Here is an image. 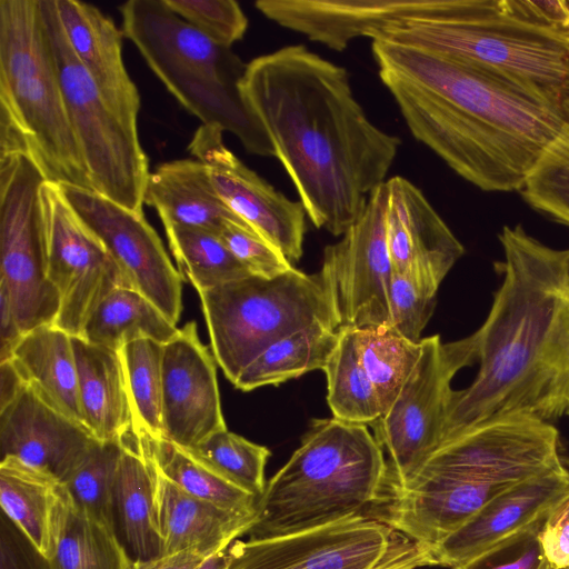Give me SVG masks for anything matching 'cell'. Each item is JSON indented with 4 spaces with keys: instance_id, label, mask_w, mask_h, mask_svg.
<instances>
[{
    "instance_id": "1",
    "label": "cell",
    "mask_w": 569,
    "mask_h": 569,
    "mask_svg": "<svg viewBox=\"0 0 569 569\" xmlns=\"http://www.w3.org/2000/svg\"><path fill=\"white\" fill-rule=\"evenodd\" d=\"M239 89L312 224L342 236L387 181L401 140L369 120L343 67L302 44L251 60Z\"/></svg>"
},
{
    "instance_id": "2",
    "label": "cell",
    "mask_w": 569,
    "mask_h": 569,
    "mask_svg": "<svg viewBox=\"0 0 569 569\" xmlns=\"http://www.w3.org/2000/svg\"><path fill=\"white\" fill-rule=\"evenodd\" d=\"M371 50L411 134L483 191H519L569 119V103L492 70L382 39Z\"/></svg>"
},
{
    "instance_id": "3",
    "label": "cell",
    "mask_w": 569,
    "mask_h": 569,
    "mask_svg": "<svg viewBox=\"0 0 569 569\" xmlns=\"http://www.w3.org/2000/svg\"><path fill=\"white\" fill-rule=\"evenodd\" d=\"M498 238L503 278L475 332L479 370L453 390L441 446L510 417L553 425L569 408V248H551L521 224Z\"/></svg>"
},
{
    "instance_id": "4",
    "label": "cell",
    "mask_w": 569,
    "mask_h": 569,
    "mask_svg": "<svg viewBox=\"0 0 569 569\" xmlns=\"http://www.w3.org/2000/svg\"><path fill=\"white\" fill-rule=\"evenodd\" d=\"M388 492L383 450L368 427L318 419L267 482L246 535L268 539L370 515Z\"/></svg>"
},
{
    "instance_id": "5",
    "label": "cell",
    "mask_w": 569,
    "mask_h": 569,
    "mask_svg": "<svg viewBox=\"0 0 569 569\" xmlns=\"http://www.w3.org/2000/svg\"><path fill=\"white\" fill-rule=\"evenodd\" d=\"M16 153L30 158L47 181L93 190L40 0H0V157Z\"/></svg>"
},
{
    "instance_id": "6",
    "label": "cell",
    "mask_w": 569,
    "mask_h": 569,
    "mask_svg": "<svg viewBox=\"0 0 569 569\" xmlns=\"http://www.w3.org/2000/svg\"><path fill=\"white\" fill-rule=\"evenodd\" d=\"M367 38L453 57L569 103V30L550 23L537 0H462L449 20L391 23Z\"/></svg>"
},
{
    "instance_id": "7",
    "label": "cell",
    "mask_w": 569,
    "mask_h": 569,
    "mask_svg": "<svg viewBox=\"0 0 569 569\" xmlns=\"http://www.w3.org/2000/svg\"><path fill=\"white\" fill-rule=\"evenodd\" d=\"M119 11L123 37L184 109L202 124L233 133L248 152L273 156L240 93L247 63L231 48L181 19L164 0H129Z\"/></svg>"
},
{
    "instance_id": "8",
    "label": "cell",
    "mask_w": 569,
    "mask_h": 569,
    "mask_svg": "<svg viewBox=\"0 0 569 569\" xmlns=\"http://www.w3.org/2000/svg\"><path fill=\"white\" fill-rule=\"evenodd\" d=\"M198 293L211 352L232 385L276 340L315 325L338 330L319 273L292 268L273 278L251 274Z\"/></svg>"
},
{
    "instance_id": "9",
    "label": "cell",
    "mask_w": 569,
    "mask_h": 569,
    "mask_svg": "<svg viewBox=\"0 0 569 569\" xmlns=\"http://www.w3.org/2000/svg\"><path fill=\"white\" fill-rule=\"evenodd\" d=\"M40 11L69 120L93 191L144 216L143 196L151 171L137 126L111 108L76 57L64 34L56 1L40 0Z\"/></svg>"
},
{
    "instance_id": "10",
    "label": "cell",
    "mask_w": 569,
    "mask_h": 569,
    "mask_svg": "<svg viewBox=\"0 0 569 569\" xmlns=\"http://www.w3.org/2000/svg\"><path fill=\"white\" fill-rule=\"evenodd\" d=\"M476 361L475 332L446 343L438 335L421 339L419 357L398 396L371 426L388 455L389 498L407 487L441 446L451 380Z\"/></svg>"
},
{
    "instance_id": "11",
    "label": "cell",
    "mask_w": 569,
    "mask_h": 569,
    "mask_svg": "<svg viewBox=\"0 0 569 569\" xmlns=\"http://www.w3.org/2000/svg\"><path fill=\"white\" fill-rule=\"evenodd\" d=\"M226 569H422L437 566L432 548L369 515L317 529L234 540Z\"/></svg>"
},
{
    "instance_id": "12",
    "label": "cell",
    "mask_w": 569,
    "mask_h": 569,
    "mask_svg": "<svg viewBox=\"0 0 569 569\" xmlns=\"http://www.w3.org/2000/svg\"><path fill=\"white\" fill-rule=\"evenodd\" d=\"M44 181L27 156L0 157V289L9 296L24 335L53 325L60 307L48 277L40 207Z\"/></svg>"
},
{
    "instance_id": "13",
    "label": "cell",
    "mask_w": 569,
    "mask_h": 569,
    "mask_svg": "<svg viewBox=\"0 0 569 569\" xmlns=\"http://www.w3.org/2000/svg\"><path fill=\"white\" fill-rule=\"evenodd\" d=\"M40 207L48 256V277L59 295L54 326L81 337L98 305L114 289L130 287L103 241L84 222L62 186L44 181Z\"/></svg>"
},
{
    "instance_id": "14",
    "label": "cell",
    "mask_w": 569,
    "mask_h": 569,
    "mask_svg": "<svg viewBox=\"0 0 569 569\" xmlns=\"http://www.w3.org/2000/svg\"><path fill=\"white\" fill-rule=\"evenodd\" d=\"M386 182L373 190L360 217L323 251L319 276L338 330L389 326L392 266L386 233Z\"/></svg>"
},
{
    "instance_id": "15",
    "label": "cell",
    "mask_w": 569,
    "mask_h": 569,
    "mask_svg": "<svg viewBox=\"0 0 569 569\" xmlns=\"http://www.w3.org/2000/svg\"><path fill=\"white\" fill-rule=\"evenodd\" d=\"M560 467L557 428L536 419L510 417L479 426L441 446L417 476L511 485Z\"/></svg>"
},
{
    "instance_id": "16",
    "label": "cell",
    "mask_w": 569,
    "mask_h": 569,
    "mask_svg": "<svg viewBox=\"0 0 569 569\" xmlns=\"http://www.w3.org/2000/svg\"><path fill=\"white\" fill-rule=\"evenodd\" d=\"M61 186L70 203L113 256L130 287L177 325L182 312V277L144 216L93 190Z\"/></svg>"
},
{
    "instance_id": "17",
    "label": "cell",
    "mask_w": 569,
    "mask_h": 569,
    "mask_svg": "<svg viewBox=\"0 0 569 569\" xmlns=\"http://www.w3.org/2000/svg\"><path fill=\"white\" fill-rule=\"evenodd\" d=\"M222 132L202 124L190 141V153L207 166L224 204L290 262L298 261L306 232L302 203L288 199L248 168L224 146Z\"/></svg>"
},
{
    "instance_id": "18",
    "label": "cell",
    "mask_w": 569,
    "mask_h": 569,
    "mask_svg": "<svg viewBox=\"0 0 569 569\" xmlns=\"http://www.w3.org/2000/svg\"><path fill=\"white\" fill-rule=\"evenodd\" d=\"M461 0H258L269 20L309 40L343 51L358 37L399 22L446 21Z\"/></svg>"
},
{
    "instance_id": "19",
    "label": "cell",
    "mask_w": 569,
    "mask_h": 569,
    "mask_svg": "<svg viewBox=\"0 0 569 569\" xmlns=\"http://www.w3.org/2000/svg\"><path fill=\"white\" fill-rule=\"evenodd\" d=\"M216 359L190 321L163 345V438L192 449L227 429L217 380Z\"/></svg>"
},
{
    "instance_id": "20",
    "label": "cell",
    "mask_w": 569,
    "mask_h": 569,
    "mask_svg": "<svg viewBox=\"0 0 569 569\" xmlns=\"http://www.w3.org/2000/svg\"><path fill=\"white\" fill-rule=\"evenodd\" d=\"M98 440L29 383L0 407L1 459L12 457L64 483Z\"/></svg>"
},
{
    "instance_id": "21",
    "label": "cell",
    "mask_w": 569,
    "mask_h": 569,
    "mask_svg": "<svg viewBox=\"0 0 569 569\" xmlns=\"http://www.w3.org/2000/svg\"><path fill=\"white\" fill-rule=\"evenodd\" d=\"M386 233L392 271L439 288L465 249L419 188L395 176L386 181Z\"/></svg>"
},
{
    "instance_id": "22",
    "label": "cell",
    "mask_w": 569,
    "mask_h": 569,
    "mask_svg": "<svg viewBox=\"0 0 569 569\" xmlns=\"http://www.w3.org/2000/svg\"><path fill=\"white\" fill-rule=\"evenodd\" d=\"M568 491L565 466L511 485L432 548L437 566L469 561L549 511Z\"/></svg>"
},
{
    "instance_id": "23",
    "label": "cell",
    "mask_w": 569,
    "mask_h": 569,
    "mask_svg": "<svg viewBox=\"0 0 569 569\" xmlns=\"http://www.w3.org/2000/svg\"><path fill=\"white\" fill-rule=\"evenodd\" d=\"M54 1L76 57L111 108L137 126L141 100L122 58V30L93 4L78 0Z\"/></svg>"
},
{
    "instance_id": "24",
    "label": "cell",
    "mask_w": 569,
    "mask_h": 569,
    "mask_svg": "<svg viewBox=\"0 0 569 569\" xmlns=\"http://www.w3.org/2000/svg\"><path fill=\"white\" fill-rule=\"evenodd\" d=\"M111 490V530L133 563L162 556L156 508V466L131 428L120 440Z\"/></svg>"
},
{
    "instance_id": "25",
    "label": "cell",
    "mask_w": 569,
    "mask_h": 569,
    "mask_svg": "<svg viewBox=\"0 0 569 569\" xmlns=\"http://www.w3.org/2000/svg\"><path fill=\"white\" fill-rule=\"evenodd\" d=\"M143 203L157 211L163 226L201 229L218 236L230 222L249 227L220 199L207 166L197 159L157 166L149 174Z\"/></svg>"
},
{
    "instance_id": "26",
    "label": "cell",
    "mask_w": 569,
    "mask_h": 569,
    "mask_svg": "<svg viewBox=\"0 0 569 569\" xmlns=\"http://www.w3.org/2000/svg\"><path fill=\"white\" fill-rule=\"evenodd\" d=\"M156 508L162 556L194 546H230L256 518V513L229 510L182 490L157 466Z\"/></svg>"
},
{
    "instance_id": "27",
    "label": "cell",
    "mask_w": 569,
    "mask_h": 569,
    "mask_svg": "<svg viewBox=\"0 0 569 569\" xmlns=\"http://www.w3.org/2000/svg\"><path fill=\"white\" fill-rule=\"evenodd\" d=\"M72 342L84 426L100 442L119 441L132 428L119 353L81 337Z\"/></svg>"
},
{
    "instance_id": "28",
    "label": "cell",
    "mask_w": 569,
    "mask_h": 569,
    "mask_svg": "<svg viewBox=\"0 0 569 569\" xmlns=\"http://www.w3.org/2000/svg\"><path fill=\"white\" fill-rule=\"evenodd\" d=\"M68 498L64 486L20 460L0 461V503L2 512L50 559L58 527Z\"/></svg>"
},
{
    "instance_id": "29",
    "label": "cell",
    "mask_w": 569,
    "mask_h": 569,
    "mask_svg": "<svg viewBox=\"0 0 569 569\" xmlns=\"http://www.w3.org/2000/svg\"><path fill=\"white\" fill-rule=\"evenodd\" d=\"M9 360L47 402L84 426L72 336L54 325L38 327L22 337Z\"/></svg>"
},
{
    "instance_id": "30",
    "label": "cell",
    "mask_w": 569,
    "mask_h": 569,
    "mask_svg": "<svg viewBox=\"0 0 569 569\" xmlns=\"http://www.w3.org/2000/svg\"><path fill=\"white\" fill-rule=\"evenodd\" d=\"M178 330L177 325L141 292L121 287L98 305L86 322L81 338L118 351L141 338L166 345Z\"/></svg>"
},
{
    "instance_id": "31",
    "label": "cell",
    "mask_w": 569,
    "mask_h": 569,
    "mask_svg": "<svg viewBox=\"0 0 569 569\" xmlns=\"http://www.w3.org/2000/svg\"><path fill=\"white\" fill-rule=\"evenodd\" d=\"M338 342V330L315 325L289 333L258 355L233 386L241 391L279 385L313 370H323Z\"/></svg>"
},
{
    "instance_id": "32",
    "label": "cell",
    "mask_w": 569,
    "mask_h": 569,
    "mask_svg": "<svg viewBox=\"0 0 569 569\" xmlns=\"http://www.w3.org/2000/svg\"><path fill=\"white\" fill-rule=\"evenodd\" d=\"M327 401L333 418L372 426L383 413L376 388L362 366L357 329L338 330V342L326 367Z\"/></svg>"
},
{
    "instance_id": "33",
    "label": "cell",
    "mask_w": 569,
    "mask_h": 569,
    "mask_svg": "<svg viewBox=\"0 0 569 569\" xmlns=\"http://www.w3.org/2000/svg\"><path fill=\"white\" fill-rule=\"evenodd\" d=\"M143 438L158 470L182 490L229 510L256 513L259 499L231 482L192 450L164 438Z\"/></svg>"
},
{
    "instance_id": "34",
    "label": "cell",
    "mask_w": 569,
    "mask_h": 569,
    "mask_svg": "<svg viewBox=\"0 0 569 569\" xmlns=\"http://www.w3.org/2000/svg\"><path fill=\"white\" fill-rule=\"evenodd\" d=\"M51 569H133V562L112 530L67 498Z\"/></svg>"
},
{
    "instance_id": "35",
    "label": "cell",
    "mask_w": 569,
    "mask_h": 569,
    "mask_svg": "<svg viewBox=\"0 0 569 569\" xmlns=\"http://www.w3.org/2000/svg\"><path fill=\"white\" fill-rule=\"evenodd\" d=\"M131 412L132 429L152 440L163 438L162 356L163 345L136 339L118 350Z\"/></svg>"
},
{
    "instance_id": "36",
    "label": "cell",
    "mask_w": 569,
    "mask_h": 569,
    "mask_svg": "<svg viewBox=\"0 0 569 569\" xmlns=\"http://www.w3.org/2000/svg\"><path fill=\"white\" fill-rule=\"evenodd\" d=\"M179 272L197 291L251 276L212 232L180 226H163Z\"/></svg>"
},
{
    "instance_id": "37",
    "label": "cell",
    "mask_w": 569,
    "mask_h": 569,
    "mask_svg": "<svg viewBox=\"0 0 569 569\" xmlns=\"http://www.w3.org/2000/svg\"><path fill=\"white\" fill-rule=\"evenodd\" d=\"M357 338L362 366L385 412L411 372L420 353L421 341L412 342L389 326L357 329Z\"/></svg>"
},
{
    "instance_id": "38",
    "label": "cell",
    "mask_w": 569,
    "mask_h": 569,
    "mask_svg": "<svg viewBox=\"0 0 569 569\" xmlns=\"http://www.w3.org/2000/svg\"><path fill=\"white\" fill-rule=\"evenodd\" d=\"M533 210L569 227V119L519 190Z\"/></svg>"
},
{
    "instance_id": "39",
    "label": "cell",
    "mask_w": 569,
    "mask_h": 569,
    "mask_svg": "<svg viewBox=\"0 0 569 569\" xmlns=\"http://www.w3.org/2000/svg\"><path fill=\"white\" fill-rule=\"evenodd\" d=\"M190 450L241 489L258 499L262 496L267 486L264 468L270 457L267 447L224 429Z\"/></svg>"
},
{
    "instance_id": "40",
    "label": "cell",
    "mask_w": 569,
    "mask_h": 569,
    "mask_svg": "<svg viewBox=\"0 0 569 569\" xmlns=\"http://www.w3.org/2000/svg\"><path fill=\"white\" fill-rule=\"evenodd\" d=\"M119 441H98L62 483L72 503L111 529V490L120 458Z\"/></svg>"
},
{
    "instance_id": "41",
    "label": "cell",
    "mask_w": 569,
    "mask_h": 569,
    "mask_svg": "<svg viewBox=\"0 0 569 569\" xmlns=\"http://www.w3.org/2000/svg\"><path fill=\"white\" fill-rule=\"evenodd\" d=\"M437 290L415 276L393 272L389 289V327L403 338L420 342L433 311Z\"/></svg>"
},
{
    "instance_id": "42",
    "label": "cell",
    "mask_w": 569,
    "mask_h": 569,
    "mask_svg": "<svg viewBox=\"0 0 569 569\" xmlns=\"http://www.w3.org/2000/svg\"><path fill=\"white\" fill-rule=\"evenodd\" d=\"M549 511L482 553L450 569H553L539 540Z\"/></svg>"
},
{
    "instance_id": "43",
    "label": "cell",
    "mask_w": 569,
    "mask_h": 569,
    "mask_svg": "<svg viewBox=\"0 0 569 569\" xmlns=\"http://www.w3.org/2000/svg\"><path fill=\"white\" fill-rule=\"evenodd\" d=\"M181 19L214 42L231 48L241 40L248 19L233 0H164Z\"/></svg>"
},
{
    "instance_id": "44",
    "label": "cell",
    "mask_w": 569,
    "mask_h": 569,
    "mask_svg": "<svg viewBox=\"0 0 569 569\" xmlns=\"http://www.w3.org/2000/svg\"><path fill=\"white\" fill-rule=\"evenodd\" d=\"M219 237L251 274L273 278L293 268L277 248L249 227L230 222Z\"/></svg>"
},
{
    "instance_id": "45",
    "label": "cell",
    "mask_w": 569,
    "mask_h": 569,
    "mask_svg": "<svg viewBox=\"0 0 569 569\" xmlns=\"http://www.w3.org/2000/svg\"><path fill=\"white\" fill-rule=\"evenodd\" d=\"M0 569H51L49 559L7 517L0 520Z\"/></svg>"
},
{
    "instance_id": "46",
    "label": "cell",
    "mask_w": 569,
    "mask_h": 569,
    "mask_svg": "<svg viewBox=\"0 0 569 569\" xmlns=\"http://www.w3.org/2000/svg\"><path fill=\"white\" fill-rule=\"evenodd\" d=\"M558 502L549 511L539 540L543 555L553 569H569V513Z\"/></svg>"
},
{
    "instance_id": "47",
    "label": "cell",
    "mask_w": 569,
    "mask_h": 569,
    "mask_svg": "<svg viewBox=\"0 0 569 569\" xmlns=\"http://www.w3.org/2000/svg\"><path fill=\"white\" fill-rule=\"evenodd\" d=\"M229 546H194L178 552L133 563V569H194L207 557Z\"/></svg>"
},
{
    "instance_id": "48",
    "label": "cell",
    "mask_w": 569,
    "mask_h": 569,
    "mask_svg": "<svg viewBox=\"0 0 569 569\" xmlns=\"http://www.w3.org/2000/svg\"><path fill=\"white\" fill-rule=\"evenodd\" d=\"M23 336L9 296L0 289V362L11 358Z\"/></svg>"
},
{
    "instance_id": "49",
    "label": "cell",
    "mask_w": 569,
    "mask_h": 569,
    "mask_svg": "<svg viewBox=\"0 0 569 569\" xmlns=\"http://www.w3.org/2000/svg\"><path fill=\"white\" fill-rule=\"evenodd\" d=\"M229 559V547H226L207 557L194 569H226Z\"/></svg>"
},
{
    "instance_id": "50",
    "label": "cell",
    "mask_w": 569,
    "mask_h": 569,
    "mask_svg": "<svg viewBox=\"0 0 569 569\" xmlns=\"http://www.w3.org/2000/svg\"><path fill=\"white\" fill-rule=\"evenodd\" d=\"M559 507L569 513V491L559 500Z\"/></svg>"
},
{
    "instance_id": "51",
    "label": "cell",
    "mask_w": 569,
    "mask_h": 569,
    "mask_svg": "<svg viewBox=\"0 0 569 569\" xmlns=\"http://www.w3.org/2000/svg\"><path fill=\"white\" fill-rule=\"evenodd\" d=\"M566 415H568V416H569V408L567 409Z\"/></svg>"
}]
</instances>
